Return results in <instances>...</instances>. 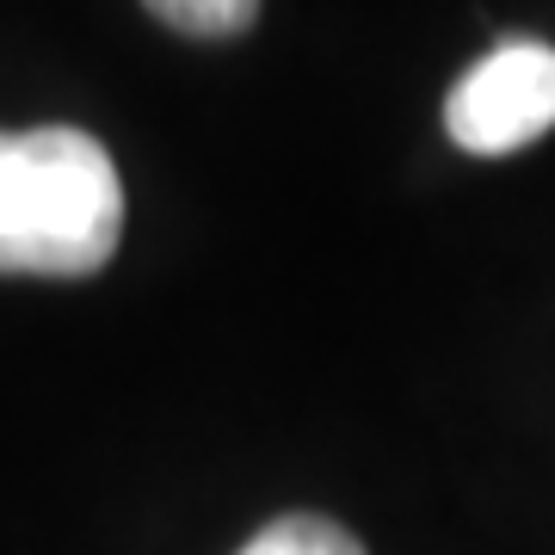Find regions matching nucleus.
Instances as JSON below:
<instances>
[{
  "label": "nucleus",
  "instance_id": "2",
  "mask_svg": "<svg viewBox=\"0 0 555 555\" xmlns=\"http://www.w3.org/2000/svg\"><path fill=\"white\" fill-rule=\"evenodd\" d=\"M444 130L463 155H518L555 130V50L531 38H506L451 87Z\"/></svg>",
  "mask_w": 555,
  "mask_h": 555
},
{
  "label": "nucleus",
  "instance_id": "3",
  "mask_svg": "<svg viewBox=\"0 0 555 555\" xmlns=\"http://www.w3.org/2000/svg\"><path fill=\"white\" fill-rule=\"evenodd\" d=\"M235 555H364L339 518H321V513H284L272 525H259Z\"/></svg>",
  "mask_w": 555,
  "mask_h": 555
},
{
  "label": "nucleus",
  "instance_id": "4",
  "mask_svg": "<svg viewBox=\"0 0 555 555\" xmlns=\"http://www.w3.org/2000/svg\"><path fill=\"white\" fill-rule=\"evenodd\" d=\"M149 13H155L167 31H179V38H241L247 25L259 20V0H142Z\"/></svg>",
  "mask_w": 555,
  "mask_h": 555
},
{
  "label": "nucleus",
  "instance_id": "1",
  "mask_svg": "<svg viewBox=\"0 0 555 555\" xmlns=\"http://www.w3.org/2000/svg\"><path fill=\"white\" fill-rule=\"evenodd\" d=\"M124 241V179L75 124L0 130V272L93 278Z\"/></svg>",
  "mask_w": 555,
  "mask_h": 555
}]
</instances>
